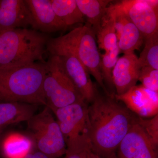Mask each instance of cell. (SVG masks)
Masks as SVG:
<instances>
[{
    "mask_svg": "<svg viewBox=\"0 0 158 158\" xmlns=\"http://www.w3.org/2000/svg\"><path fill=\"white\" fill-rule=\"evenodd\" d=\"M48 36L39 31L18 28L0 33V68L46 63Z\"/></svg>",
    "mask_w": 158,
    "mask_h": 158,
    "instance_id": "3",
    "label": "cell"
},
{
    "mask_svg": "<svg viewBox=\"0 0 158 158\" xmlns=\"http://www.w3.org/2000/svg\"><path fill=\"white\" fill-rule=\"evenodd\" d=\"M135 120L144 130L153 146L158 149V114L149 119L136 116Z\"/></svg>",
    "mask_w": 158,
    "mask_h": 158,
    "instance_id": "24",
    "label": "cell"
},
{
    "mask_svg": "<svg viewBox=\"0 0 158 158\" xmlns=\"http://www.w3.org/2000/svg\"><path fill=\"white\" fill-rule=\"evenodd\" d=\"M88 104L77 103L53 111L65 141L88 132Z\"/></svg>",
    "mask_w": 158,
    "mask_h": 158,
    "instance_id": "8",
    "label": "cell"
},
{
    "mask_svg": "<svg viewBox=\"0 0 158 158\" xmlns=\"http://www.w3.org/2000/svg\"><path fill=\"white\" fill-rule=\"evenodd\" d=\"M138 81L144 88L158 92V70L148 66L141 67Z\"/></svg>",
    "mask_w": 158,
    "mask_h": 158,
    "instance_id": "25",
    "label": "cell"
},
{
    "mask_svg": "<svg viewBox=\"0 0 158 158\" xmlns=\"http://www.w3.org/2000/svg\"><path fill=\"white\" fill-rule=\"evenodd\" d=\"M144 48L138 58L140 68L148 66L158 70V32L144 38Z\"/></svg>",
    "mask_w": 158,
    "mask_h": 158,
    "instance_id": "22",
    "label": "cell"
},
{
    "mask_svg": "<svg viewBox=\"0 0 158 158\" xmlns=\"http://www.w3.org/2000/svg\"><path fill=\"white\" fill-rule=\"evenodd\" d=\"M120 51L118 47L109 52L101 55L100 69L104 84L110 96L115 98V88L113 81V72L118 59Z\"/></svg>",
    "mask_w": 158,
    "mask_h": 158,
    "instance_id": "21",
    "label": "cell"
},
{
    "mask_svg": "<svg viewBox=\"0 0 158 158\" xmlns=\"http://www.w3.org/2000/svg\"><path fill=\"white\" fill-rule=\"evenodd\" d=\"M110 4L109 8L114 19L120 53L134 52L141 48L144 42V37L125 13L119 2Z\"/></svg>",
    "mask_w": 158,
    "mask_h": 158,
    "instance_id": "9",
    "label": "cell"
},
{
    "mask_svg": "<svg viewBox=\"0 0 158 158\" xmlns=\"http://www.w3.org/2000/svg\"><path fill=\"white\" fill-rule=\"evenodd\" d=\"M24 158H50L44 154L40 151L31 152Z\"/></svg>",
    "mask_w": 158,
    "mask_h": 158,
    "instance_id": "26",
    "label": "cell"
},
{
    "mask_svg": "<svg viewBox=\"0 0 158 158\" xmlns=\"http://www.w3.org/2000/svg\"><path fill=\"white\" fill-rule=\"evenodd\" d=\"M32 16L25 0H0V33L32 27Z\"/></svg>",
    "mask_w": 158,
    "mask_h": 158,
    "instance_id": "14",
    "label": "cell"
},
{
    "mask_svg": "<svg viewBox=\"0 0 158 158\" xmlns=\"http://www.w3.org/2000/svg\"><path fill=\"white\" fill-rule=\"evenodd\" d=\"M46 74V63L40 62L0 68V102L46 106L43 90Z\"/></svg>",
    "mask_w": 158,
    "mask_h": 158,
    "instance_id": "2",
    "label": "cell"
},
{
    "mask_svg": "<svg viewBox=\"0 0 158 158\" xmlns=\"http://www.w3.org/2000/svg\"><path fill=\"white\" fill-rule=\"evenodd\" d=\"M51 2L56 15L67 27L85 22L76 0H51Z\"/></svg>",
    "mask_w": 158,
    "mask_h": 158,
    "instance_id": "19",
    "label": "cell"
},
{
    "mask_svg": "<svg viewBox=\"0 0 158 158\" xmlns=\"http://www.w3.org/2000/svg\"><path fill=\"white\" fill-rule=\"evenodd\" d=\"M32 141L25 136L12 134L4 140L3 154L6 158H24L31 152Z\"/></svg>",
    "mask_w": 158,
    "mask_h": 158,
    "instance_id": "20",
    "label": "cell"
},
{
    "mask_svg": "<svg viewBox=\"0 0 158 158\" xmlns=\"http://www.w3.org/2000/svg\"><path fill=\"white\" fill-rule=\"evenodd\" d=\"M99 48L108 53L118 47V39L113 15L108 6L96 34Z\"/></svg>",
    "mask_w": 158,
    "mask_h": 158,
    "instance_id": "18",
    "label": "cell"
},
{
    "mask_svg": "<svg viewBox=\"0 0 158 158\" xmlns=\"http://www.w3.org/2000/svg\"><path fill=\"white\" fill-rule=\"evenodd\" d=\"M118 149L116 158H158L157 148L135 119Z\"/></svg>",
    "mask_w": 158,
    "mask_h": 158,
    "instance_id": "10",
    "label": "cell"
},
{
    "mask_svg": "<svg viewBox=\"0 0 158 158\" xmlns=\"http://www.w3.org/2000/svg\"><path fill=\"white\" fill-rule=\"evenodd\" d=\"M46 74L43 90L47 106L51 111L77 103L86 102L67 75L61 59L50 55L46 62Z\"/></svg>",
    "mask_w": 158,
    "mask_h": 158,
    "instance_id": "5",
    "label": "cell"
},
{
    "mask_svg": "<svg viewBox=\"0 0 158 158\" xmlns=\"http://www.w3.org/2000/svg\"><path fill=\"white\" fill-rule=\"evenodd\" d=\"M66 150L64 158H88L91 151L88 134H85L65 141Z\"/></svg>",
    "mask_w": 158,
    "mask_h": 158,
    "instance_id": "23",
    "label": "cell"
},
{
    "mask_svg": "<svg viewBox=\"0 0 158 158\" xmlns=\"http://www.w3.org/2000/svg\"><path fill=\"white\" fill-rule=\"evenodd\" d=\"M141 68L134 52L118 58L113 72V81L116 95H121L136 85Z\"/></svg>",
    "mask_w": 158,
    "mask_h": 158,
    "instance_id": "15",
    "label": "cell"
},
{
    "mask_svg": "<svg viewBox=\"0 0 158 158\" xmlns=\"http://www.w3.org/2000/svg\"><path fill=\"white\" fill-rule=\"evenodd\" d=\"M77 5L84 17L87 19V24L96 34L101 25L102 20L110 0H76Z\"/></svg>",
    "mask_w": 158,
    "mask_h": 158,
    "instance_id": "17",
    "label": "cell"
},
{
    "mask_svg": "<svg viewBox=\"0 0 158 158\" xmlns=\"http://www.w3.org/2000/svg\"><path fill=\"white\" fill-rule=\"evenodd\" d=\"M27 122L39 151L50 158H58L65 154V138L49 108L45 106Z\"/></svg>",
    "mask_w": 158,
    "mask_h": 158,
    "instance_id": "6",
    "label": "cell"
},
{
    "mask_svg": "<svg viewBox=\"0 0 158 158\" xmlns=\"http://www.w3.org/2000/svg\"><path fill=\"white\" fill-rule=\"evenodd\" d=\"M38 105L16 102H0V126L28 121Z\"/></svg>",
    "mask_w": 158,
    "mask_h": 158,
    "instance_id": "16",
    "label": "cell"
},
{
    "mask_svg": "<svg viewBox=\"0 0 158 158\" xmlns=\"http://www.w3.org/2000/svg\"><path fill=\"white\" fill-rule=\"evenodd\" d=\"M54 56H58L61 59L67 75L85 101L88 104L92 102L98 93L92 81L90 73L77 57L68 53H62Z\"/></svg>",
    "mask_w": 158,
    "mask_h": 158,
    "instance_id": "12",
    "label": "cell"
},
{
    "mask_svg": "<svg viewBox=\"0 0 158 158\" xmlns=\"http://www.w3.org/2000/svg\"><path fill=\"white\" fill-rule=\"evenodd\" d=\"M119 3L144 38L158 32V1L127 0Z\"/></svg>",
    "mask_w": 158,
    "mask_h": 158,
    "instance_id": "7",
    "label": "cell"
},
{
    "mask_svg": "<svg viewBox=\"0 0 158 158\" xmlns=\"http://www.w3.org/2000/svg\"><path fill=\"white\" fill-rule=\"evenodd\" d=\"M32 16V27L41 33H53L67 28L57 16L51 0H25Z\"/></svg>",
    "mask_w": 158,
    "mask_h": 158,
    "instance_id": "13",
    "label": "cell"
},
{
    "mask_svg": "<svg viewBox=\"0 0 158 158\" xmlns=\"http://www.w3.org/2000/svg\"><path fill=\"white\" fill-rule=\"evenodd\" d=\"M88 106V135L92 152L102 158H116L118 146L136 115L115 98L98 94Z\"/></svg>",
    "mask_w": 158,
    "mask_h": 158,
    "instance_id": "1",
    "label": "cell"
},
{
    "mask_svg": "<svg viewBox=\"0 0 158 158\" xmlns=\"http://www.w3.org/2000/svg\"><path fill=\"white\" fill-rule=\"evenodd\" d=\"M88 158H102L100 157L98 155H96V154L92 152L91 151V152L89 153V156H88Z\"/></svg>",
    "mask_w": 158,
    "mask_h": 158,
    "instance_id": "27",
    "label": "cell"
},
{
    "mask_svg": "<svg viewBox=\"0 0 158 158\" xmlns=\"http://www.w3.org/2000/svg\"><path fill=\"white\" fill-rule=\"evenodd\" d=\"M47 51L52 56L62 53L75 55L94 78L106 95L111 97L102 78L101 54L97 46L96 34L90 26L86 24L63 36L49 38L47 44Z\"/></svg>",
    "mask_w": 158,
    "mask_h": 158,
    "instance_id": "4",
    "label": "cell"
},
{
    "mask_svg": "<svg viewBox=\"0 0 158 158\" xmlns=\"http://www.w3.org/2000/svg\"><path fill=\"white\" fill-rule=\"evenodd\" d=\"M130 111L142 118L152 117L158 113V92L142 85H135L121 95H115Z\"/></svg>",
    "mask_w": 158,
    "mask_h": 158,
    "instance_id": "11",
    "label": "cell"
}]
</instances>
